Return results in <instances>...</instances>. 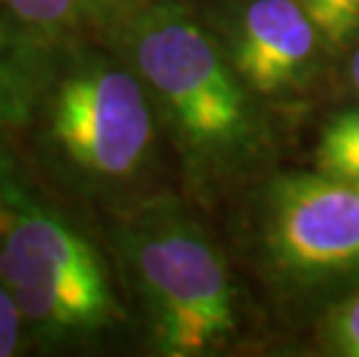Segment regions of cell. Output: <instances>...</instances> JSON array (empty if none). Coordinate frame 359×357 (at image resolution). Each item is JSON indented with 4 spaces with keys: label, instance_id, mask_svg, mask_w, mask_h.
<instances>
[{
    "label": "cell",
    "instance_id": "1",
    "mask_svg": "<svg viewBox=\"0 0 359 357\" xmlns=\"http://www.w3.org/2000/svg\"><path fill=\"white\" fill-rule=\"evenodd\" d=\"M0 281L42 339L95 334L118 307L95 248L0 167Z\"/></svg>",
    "mask_w": 359,
    "mask_h": 357
},
{
    "label": "cell",
    "instance_id": "2",
    "mask_svg": "<svg viewBox=\"0 0 359 357\" xmlns=\"http://www.w3.org/2000/svg\"><path fill=\"white\" fill-rule=\"evenodd\" d=\"M121 47L188 144L230 147L248 130L246 97L206 33L174 3H144L116 21Z\"/></svg>",
    "mask_w": 359,
    "mask_h": 357
},
{
    "label": "cell",
    "instance_id": "3",
    "mask_svg": "<svg viewBox=\"0 0 359 357\" xmlns=\"http://www.w3.org/2000/svg\"><path fill=\"white\" fill-rule=\"evenodd\" d=\"M130 260L163 355L209 353L236 330L225 264L195 227L156 220L130 232Z\"/></svg>",
    "mask_w": 359,
    "mask_h": 357
},
{
    "label": "cell",
    "instance_id": "4",
    "mask_svg": "<svg viewBox=\"0 0 359 357\" xmlns=\"http://www.w3.org/2000/svg\"><path fill=\"white\" fill-rule=\"evenodd\" d=\"M40 86H49L44 137L77 172L97 181H121L147 161L154 116L147 86L130 67L90 58Z\"/></svg>",
    "mask_w": 359,
    "mask_h": 357
},
{
    "label": "cell",
    "instance_id": "5",
    "mask_svg": "<svg viewBox=\"0 0 359 357\" xmlns=\"http://www.w3.org/2000/svg\"><path fill=\"white\" fill-rule=\"evenodd\" d=\"M269 246L283 269L325 276L359 267V184L283 177L271 191Z\"/></svg>",
    "mask_w": 359,
    "mask_h": 357
},
{
    "label": "cell",
    "instance_id": "6",
    "mask_svg": "<svg viewBox=\"0 0 359 357\" xmlns=\"http://www.w3.org/2000/svg\"><path fill=\"white\" fill-rule=\"evenodd\" d=\"M140 0H0L12 119H21L51 67V56L79 33L111 26Z\"/></svg>",
    "mask_w": 359,
    "mask_h": 357
},
{
    "label": "cell",
    "instance_id": "7",
    "mask_svg": "<svg viewBox=\"0 0 359 357\" xmlns=\"http://www.w3.org/2000/svg\"><path fill=\"white\" fill-rule=\"evenodd\" d=\"M320 30L297 0H255L236 37V70L259 93L290 86L309 65Z\"/></svg>",
    "mask_w": 359,
    "mask_h": 357
},
{
    "label": "cell",
    "instance_id": "8",
    "mask_svg": "<svg viewBox=\"0 0 359 357\" xmlns=\"http://www.w3.org/2000/svg\"><path fill=\"white\" fill-rule=\"evenodd\" d=\"M318 172L359 184V109L343 112L323 133L316 151Z\"/></svg>",
    "mask_w": 359,
    "mask_h": 357
},
{
    "label": "cell",
    "instance_id": "9",
    "mask_svg": "<svg viewBox=\"0 0 359 357\" xmlns=\"http://www.w3.org/2000/svg\"><path fill=\"white\" fill-rule=\"evenodd\" d=\"M332 339L341 353L359 357V295L336 309L332 316Z\"/></svg>",
    "mask_w": 359,
    "mask_h": 357
},
{
    "label": "cell",
    "instance_id": "10",
    "mask_svg": "<svg viewBox=\"0 0 359 357\" xmlns=\"http://www.w3.org/2000/svg\"><path fill=\"white\" fill-rule=\"evenodd\" d=\"M26 325L10 290L0 281V357H10L21 348V330Z\"/></svg>",
    "mask_w": 359,
    "mask_h": 357
},
{
    "label": "cell",
    "instance_id": "11",
    "mask_svg": "<svg viewBox=\"0 0 359 357\" xmlns=\"http://www.w3.org/2000/svg\"><path fill=\"white\" fill-rule=\"evenodd\" d=\"M304 12L309 14L316 28L323 33L330 42L341 44V30H339V0H297Z\"/></svg>",
    "mask_w": 359,
    "mask_h": 357
},
{
    "label": "cell",
    "instance_id": "12",
    "mask_svg": "<svg viewBox=\"0 0 359 357\" xmlns=\"http://www.w3.org/2000/svg\"><path fill=\"white\" fill-rule=\"evenodd\" d=\"M359 28V0H339V30L341 42Z\"/></svg>",
    "mask_w": 359,
    "mask_h": 357
},
{
    "label": "cell",
    "instance_id": "13",
    "mask_svg": "<svg viewBox=\"0 0 359 357\" xmlns=\"http://www.w3.org/2000/svg\"><path fill=\"white\" fill-rule=\"evenodd\" d=\"M0 119H12V107H10V88H7V70H5L3 28H0Z\"/></svg>",
    "mask_w": 359,
    "mask_h": 357
},
{
    "label": "cell",
    "instance_id": "14",
    "mask_svg": "<svg viewBox=\"0 0 359 357\" xmlns=\"http://www.w3.org/2000/svg\"><path fill=\"white\" fill-rule=\"evenodd\" d=\"M350 77H353L355 86H357V90H359V49L355 51L353 60H350Z\"/></svg>",
    "mask_w": 359,
    "mask_h": 357
}]
</instances>
